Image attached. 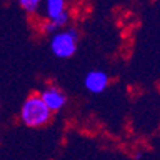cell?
<instances>
[{"label": "cell", "instance_id": "obj_1", "mask_svg": "<svg viewBox=\"0 0 160 160\" xmlns=\"http://www.w3.org/2000/svg\"><path fill=\"white\" fill-rule=\"evenodd\" d=\"M52 113L53 112L47 107L40 94H32L24 100L20 117L27 127H42L49 123Z\"/></svg>", "mask_w": 160, "mask_h": 160}, {"label": "cell", "instance_id": "obj_2", "mask_svg": "<svg viewBox=\"0 0 160 160\" xmlns=\"http://www.w3.org/2000/svg\"><path fill=\"white\" fill-rule=\"evenodd\" d=\"M77 42H79L77 29L70 27L67 30H57L50 40V49L59 59H69L76 53Z\"/></svg>", "mask_w": 160, "mask_h": 160}, {"label": "cell", "instance_id": "obj_3", "mask_svg": "<svg viewBox=\"0 0 160 160\" xmlns=\"http://www.w3.org/2000/svg\"><path fill=\"white\" fill-rule=\"evenodd\" d=\"M40 97L43 99V102L47 104L52 112H57V110L63 109L67 103V97L64 94V92H62L60 89L54 86H50L47 89H44L42 93H40Z\"/></svg>", "mask_w": 160, "mask_h": 160}, {"label": "cell", "instance_id": "obj_4", "mask_svg": "<svg viewBox=\"0 0 160 160\" xmlns=\"http://www.w3.org/2000/svg\"><path fill=\"white\" fill-rule=\"evenodd\" d=\"M109 86V76L102 70H92L84 77V87L90 93H102Z\"/></svg>", "mask_w": 160, "mask_h": 160}, {"label": "cell", "instance_id": "obj_5", "mask_svg": "<svg viewBox=\"0 0 160 160\" xmlns=\"http://www.w3.org/2000/svg\"><path fill=\"white\" fill-rule=\"evenodd\" d=\"M70 20V16L69 13L66 12H63L62 14H59V16L53 17V19H47V22L43 24V32L44 33H52L53 34L54 32H57V30H60L62 27H64L67 23H69Z\"/></svg>", "mask_w": 160, "mask_h": 160}, {"label": "cell", "instance_id": "obj_6", "mask_svg": "<svg viewBox=\"0 0 160 160\" xmlns=\"http://www.w3.org/2000/svg\"><path fill=\"white\" fill-rule=\"evenodd\" d=\"M66 10V0H44V12L47 19H53Z\"/></svg>", "mask_w": 160, "mask_h": 160}, {"label": "cell", "instance_id": "obj_7", "mask_svg": "<svg viewBox=\"0 0 160 160\" xmlns=\"http://www.w3.org/2000/svg\"><path fill=\"white\" fill-rule=\"evenodd\" d=\"M20 7L29 14H34L39 12L40 6L43 3V0H17Z\"/></svg>", "mask_w": 160, "mask_h": 160}]
</instances>
